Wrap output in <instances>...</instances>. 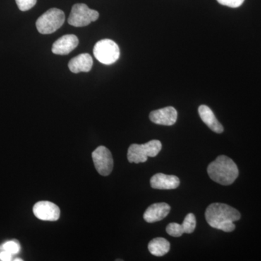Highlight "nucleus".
Returning a JSON list of instances; mask_svg holds the SVG:
<instances>
[{
	"label": "nucleus",
	"instance_id": "nucleus-1",
	"mask_svg": "<svg viewBox=\"0 0 261 261\" xmlns=\"http://www.w3.org/2000/svg\"><path fill=\"white\" fill-rule=\"evenodd\" d=\"M205 219L211 227L225 232H231L236 226L233 224L241 218L237 209L224 203H213L205 211Z\"/></svg>",
	"mask_w": 261,
	"mask_h": 261
},
{
	"label": "nucleus",
	"instance_id": "nucleus-2",
	"mask_svg": "<svg viewBox=\"0 0 261 261\" xmlns=\"http://www.w3.org/2000/svg\"><path fill=\"white\" fill-rule=\"evenodd\" d=\"M207 173L213 181L227 186L238 178L239 170L233 160L226 155H220L209 164Z\"/></svg>",
	"mask_w": 261,
	"mask_h": 261
},
{
	"label": "nucleus",
	"instance_id": "nucleus-3",
	"mask_svg": "<svg viewBox=\"0 0 261 261\" xmlns=\"http://www.w3.org/2000/svg\"><path fill=\"white\" fill-rule=\"evenodd\" d=\"M162 149V144L159 140H151L143 145L132 144L127 152V159L129 163H145L148 157L154 158Z\"/></svg>",
	"mask_w": 261,
	"mask_h": 261
},
{
	"label": "nucleus",
	"instance_id": "nucleus-4",
	"mask_svg": "<svg viewBox=\"0 0 261 261\" xmlns=\"http://www.w3.org/2000/svg\"><path fill=\"white\" fill-rule=\"evenodd\" d=\"M65 22L63 10L51 8L37 19V29L42 34H50L58 30Z\"/></svg>",
	"mask_w": 261,
	"mask_h": 261
},
{
	"label": "nucleus",
	"instance_id": "nucleus-5",
	"mask_svg": "<svg viewBox=\"0 0 261 261\" xmlns=\"http://www.w3.org/2000/svg\"><path fill=\"white\" fill-rule=\"evenodd\" d=\"M93 53L96 59L105 65L113 64L120 57V49L118 44L108 39H102L96 43Z\"/></svg>",
	"mask_w": 261,
	"mask_h": 261
},
{
	"label": "nucleus",
	"instance_id": "nucleus-6",
	"mask_svg": "<svg viewBox=\"0 0 261 261\" xmlns=\"http://www.w3.org/2000/svg\"><path fill=\"white\" fill-rule=\"evenodd\" d=\"M98 18L99 13L97 11L90 9L87 5L80 3L73 5L68 22L73 27H84L96 21Z\"/></svg>",
	"mask_w": 261,
	"mask_h": 261
},
{
	"label": "nucleus",
	"instance_id": "nucleus-7",
	"mask_svg": "<svg viewBox=\"0 0 261 261\" xmlns=\"http://www.w3.org/2000/svg\"><path fill=\"white\" fill-rule=\"evenodd\" d=\"M92 157L96 170L99 174L103 176L111 174L113 168V159L111 151L107 147L99 146L94 149Z\"/></svg>",
	"mask_w": 261,
	"mask_h": 261
},
{
	"label": "nucleus",
	"instance_id": "nucleus-8",
	"mask_svg": "<svg viewBox=\"0 0 261 261\" xmlns=\"http://www.w3.org/2000/svg\"><path fill=\"white\" fill-rule=\"evenodd\" d=\"M33 212L37 219L42 221H58L61 216V211L58 206L49 201L37 202L33 207Z\"/></svg>",
	"mask_w": 261,
	"mask_h": 261
},
{
	"label": "nucleus",
	"instance_id": "nucleus-9",
	"mask_svg": "<svg viewBox=\"0 0 261 261\" xmlns=\"http://www.w3.org/2000/svg\"><path fill=\"white\" fill-rule=\"evenodd\" d=\"M178 113L173 107H166L152 111L149 119L154 123L163 126H172L177 120Z\"/></svg>",
	"mask_w": 261,
	"mask_h": 261
},
{
	"label": "nucleus",
	"instance_id": "nucleus-10",
	"mask_svg": "<svg viewBox=\"0 0 261 261\" xmlns=\"http://www.w3.org/2000/svg\"><path fill=\"white\" fill-rule=\"evenodd\" d=\"M78 38L73 34H67L56 41L51 47V51L54 54L65 56L69 54L79 45Z\"/></svg>",
	"mask_w": 261,
	"mask_h": 261
},
{
	"label": "nucleus",
	"instance_id": "nucleus-11",
	"mask_svg": "<svg viewBox=\"0 0 261 261\" xmlns=\"http://www.w3.org/2000/svg\"><path fill=\"white\" fill-rule=\"evenodd\" d=\"M171 207L165 202L152 204L144 214V219L147 223H154L164 219L169 214Z\"/></svg>",
	"mask_w": 261,
	"mask_h": 261
},
{
	"label": "nucleus",
	"instance_id": "nucleus-12",
	"mask_svg": "<svg viewBox=\"0 0 261 261\" xmlns=\"http://www.w3.org/2000/svg\"><path fill=\"white\" fill-rule=\"evenodd\" d=\"M180 185L179 178L173 175L157 173L150 179L151 187L156 190H174Z\"/></svg>",
	"mask_w": 261,
	"mask_h": 261
},
{
	"label": "nucleus",
	"instance_id": "nucleus-13",
	"mask_svg": "<svg viewBox=\"0 0 261 261\" xmlns=\"http://www.w3.org/2000/svg\"><path fill=\"white\" fill-rule=\"evenodd\" d=\"M92 65L93 60L92 56L88 53H83L70 60L68 63V68L72 73H79L81 72L90 71Z\"/></svg>",
	"mask_w": 261,
	"mask_h": 261
},
{
	"label": "nucleus",
	"instance_id": "nucleus-14",
	"mask_svg": "<svg viewBox=\"0 0 261 261\" xmlns=\"http://www.w3.org/2000/svg\"><path fill=\"white\" fill-rule=\"evenodd\" d=\"M198 112L202 121H203L213 132L218 134H221L224 132V127H223L221 123L218 121L212 110H211L208 106H204V105L200 106V107H199Z\"/></svg>",
	"mask_w": 261,
	"mask_h": 261
},
{
	"label": "nucleus",
	"instance_id": "nucleus-15",
	"mask_svg": "<svg viewBox=\"0 0 261 261\" xmlns=\"http://www.w3.org/2000/svg\"><path fill=\"white\" fill-rule=\"evenodd\" d=\"M148 249L149 252L154 256H163L169 252L170 243L165 238H154L149 242Z\"/></svg>",
	"mask_w": 261,
	"mask_h": 261
},
{
	"label": "nucleus",
	"instance_id": "nucleus-16",
	"mask_svg": "<svg viewBox=\"0 0 261 261\" xmlns=\"http://www.w3.org/2000/svg\"><path fill=\"white\" fill-rule=\"evenodd\" d=\"M196 223L197 222H196L195 215L193 214H187L181 224L185 233H192L193 232L196 228Z\"/></svg>",
	"mask_w": 261,
	"mask_h": 261
},
{
	"label": "nucleus",
	"instance_id": "nucleus-17",
	"mask_svg": "<svg viewBox=\"0 0 261 261\" xmlns=\"http://www.w3.org/2000/svg\"><path fill=\"white\" fill-rule=\"evenodd\" d=\"M166 232L170 236L174 237V238H179L183 235V233H185L183 226L181 224H177V223H171L168 224L166 227Z\"/></svg>",
	"mask_w": 261,
	"mask_h": 261
},
{
	"label": "nucleus",
	"instance_id": "nucleus-18",
	"mask_svg": "<svg viewBox=\"0 0 261 261\" xmlns=\"http://www.w3.org/2000/svg\"><path fill=\"white\" fill-rule=\"evenodd\" d=\"M1 247L2 250L10 252L12 255L18 254L20 250V245L15 241L6 242V243L3 244V246H1Z\"/></svg>",
	"mask_w": 261,
	"mask_h": 261
},
{
	"label": "nucleus",
	"instance_id": "nucleus-19",
	"mask_svg": "<svg viewBox=\"0 0 261 261\" xmlns=\"http://www.w3.org/2000/svg\"><path fill=\"white\" fill-rule=\"evenodd\" d=\"M37 0H15L19 10L21 11H27L32 9L37 3Z\"/></svg>",
	"mask_w": 261,
	"mask_h": 261
},
{
	"label": "nucleus",
	"instance_id": "nucleus-20",
	"mask_svg": "<svg viewBox=\"0 0 261 261\" xmlns=\"http://www.w3.org/2000/svg\"><path fill=\"white\" fill-rule=\"evenodd\" d=\"M219 4L229 8H236L241 6L245 0H217Z\"/></svg>",
	"mask_w": 261,
	"mask_h": 261
},
{
	"label": "nucleus",
	"instance_id": "nucleus-21",
	"mask_svg": "<svg viewBox=\"0 0 261 261\" xmlns=\"http://www.w3.org/2000/svg\"><path fill=\"white\" fill-rule=\"evenodd\" d=\"M13 255L10 252L2 250L0 251V260L2 261H10L12 260Z\"/></svg>",
	"mask_w": 261,
	"mask_h": 261
},
{
	"label": "nucleus",
	"instance_id": "nucleus-22",
	"mask_svg": "<svg viewBox=\"0 0 261 261\" xmlns=\"http://www.w3.org/2000/svg\"><path fill=\"white\" fill-rule=\"evenodd\" d=\"M15 260H22V259H15Z\"/></svg>",
	"mask_w": 261,
	"mask_h": 261
}]
</instances>
